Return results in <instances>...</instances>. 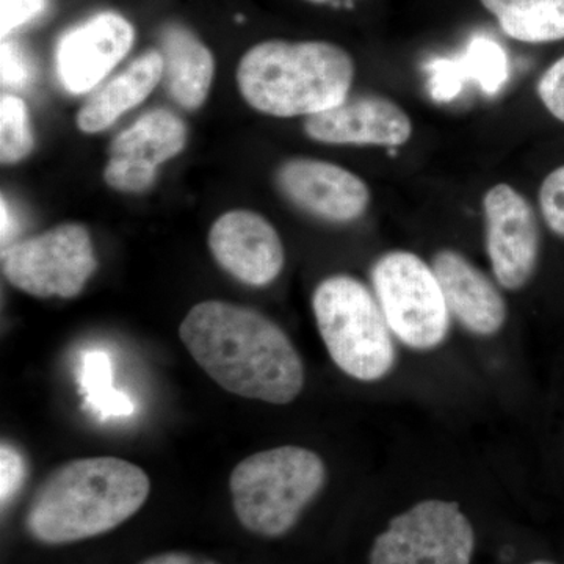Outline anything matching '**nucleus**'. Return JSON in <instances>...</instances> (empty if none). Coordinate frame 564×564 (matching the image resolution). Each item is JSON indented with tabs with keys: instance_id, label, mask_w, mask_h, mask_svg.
Masks as SVG:
<instances>
[{
	"instance_id": "f257e3e1",
	"label": "nucleus",
	"mask_w": 564,
	"mask_h": 564,
	"mask_svg": "<svg viewBox=\"0 0 564 564\" xmlns=\"http://www.w3.org/2000/svg\"><path fill=\"white\" fill-rule=\"evenodd\" d=\"M182 344L212 380L243 399L293 402L304 366L288 334L265 315L239 304L203 302L180 326Z\"/></svg>"
},
{
	"instance_id": "f03ea898",
	"label": "nucleus",
	"mask_w": 564,
	"mask_h": 564,
	"mask_svg": "<svg viewBox=\"0 0 564 564\" xmlns=\"http://www.w3.org/2000/svg\"><path fill=\"white\" fill-rule=\"evenodd\" d=\"M150 491V477L137 464L113 456L74 459L40 485L29 508V532L46 544L98 536L132 518Z\"/></svg>"
},
{
	"instance_id": "7ed1b4c3",
	"label": "nucleus",
	"mask_w": 564,
	"mask_h": 564,
	"mask_svg": "<svg viewBox=\"0 0 564 564\" xmlns=\"http://www.w3.org/2000/svg\"><path fill=\"white\" fill-rule=\"evenodd\" d=\"M356 66L328 41L269 40L252 46L237 68L245 101L278 118L313 117L348 98Z\"/></svg>"
},
{
	"instance_id": "20e7f679",
	"label": "nucleus",
	"mask_w": 564,
	"mask_h": 564,
	"mask_svg": "<svg viewBox=\"0 0 564 564\" xmlns=\"http://www.w3.org/2000/svg\"><path fill=\"white\" fill-rule=\"evenodd\" d=\"M326 481L321 456L310 448L284 445L248 456L229 478L234 511L245 529L281 536L299 521Z\"/></svg>"
},
{
	"instance_id": "39448f33",
	"label": "nucleus",
	"mask_w": 564,
	"mask_h": 564,
	"mask_svg": "<svg viewBox=\"0 0 564 564\" xmlns=\"http://www.w3.org/2000/svg\"><path fill=\"white\" fill-rule=\"evenodd\" d=\"M318 333L334 364L355 380H383L395 366V345L377 296L348 274L326 278L315 289Z\"/></svg>"
},
{
	"instance_id": "423d86ee",
	"label": "nucleus",
	"mask_w": 564,
	"mask_h": 564,
	"mask_svg": "<svg viewBox=\"0 0 564 564\" xmlns=\"http://www.w3.org/2000/svg\"><path fill=\"white\" fill-rule=\"evenodd\" d=\"M373 293L400 343L413 350L440 347L451 329V311L432 265L410 251H389L373 263Z\"/></svg>"
},
{
	"instance_id": "0eeeda50",
	"label": "nucleus",
	"mask_w": 564,
	"mask_h": 564,
	"mask_svg": "<svg viewBox=\"0 0 564 564\" xmlns=\"http://www.w3.org/2000/svg\"><path fill=\"white\" fill-rule=\"evenodd\" d=\"M98 267L90 232L77 223L52 228L10 245L2 272L20 291L39 299H74Z\"/></svg>"
},
{
	"instance_id": "6e6552de",
	"label": "nucleus",
	"mask_w": 564,
	"mask_h": 564,
	"mask_svg": "<svg viewBox=\"0 0 564 564\" xmlns=\"http://www.w3.org/2000/svg\"><path fill=\"white\" fill-rule=\"evenodd\" d=\"M475 533L458 503L423 500L375 540L370 564H470Z\"/></svg>"
},
{
	"instance_id": "1a4fd4ad",
	"label": "nucleus",
	"mask_w": 564,
	"mask_h": 564,
	"mask_svg": "<svg viewBox=\"0 0 564 564\" xmlns=\"http://www.w3.org/2000/svg\"><path fill=\"white\" fill-rule=\"evenodd\" d=\"M486 251L494 276L508 291L532 280L540 259V226L532 204L513 185L497 184L484 198Z\"/></svg>"
},
{
	"instance_id": "9d476101",
	"label": "nucleus",
	"mask_w": 564,
	"mask_h": 564,
	"mask_svg": "<svg viewBox=\"0 0 564 564\" xmlns=\"http://www.w3.org/2000/svg\"><path fill=\"white\" fill-rule=\"evenodd\" d=\"M187 143V128L169 110H152L111 141L104 180L115 191L141 193L152 187L162 163Z\"/></svg>"
},
{
	"instance_id": "9b49d317",
	"label": "nucleus",
	"mask_w": 564,
	"mask_h": 564,
	"mask_svg": "<svg viewBox=\"0 0 564 564\" xmlns=\"http://www.w3.org/2000/svg\"><path fill=\"white\" fill-rule=\"evenodd\" d=\"M135 32L115 11H102L70 29L55 47V70L66 91L84 95L98 87L131 51Z\"/></svg>"
},
{
	"instance_id": "f8f14e48",
	"label": "nucleus",
	"mask_w": 564,
	"mask_h": 564,
	"mask_svg": "<svg viewBox=\"0 0 564 564\" xmlns=\"http://www.w3.org/2000/svg\"><path fill=\"white\" fill-rule=\"evenodd\" d=\"M282 195L321 220L348 223L361 218L370 206L369 185L336 163L295 158L276 172Z\"/></svg>"
},
{
	"instance_id": "ddd939ff",
	"label": "nucleus",
	"mask_w": 564,
	"mask_h": 564,
	"mask_svg": "<svg viewBox=\"0 0 564 564\" xmlns=\"http://www.w3.org/2000/svg\"><path fill=\"white\" fill-rule=\"evenodd\" d=\"M212 256L243 284H272L284 269V245L272 223L251 210H229L209 231Z\"/></svg>"
},
{
	"instance_id": "4468645a",
	"label": "nucleus",
	"mask_w": 564,
	"mask_h": 564,
	"mask_svg": "<svg viewBox=\"0 0 564 564\" xmlns=\"http://www.w3.org/2000/svg\"><path fill=\"white\" fill-rule=\"evenodd\" d=\"M304 132L326 144L399 148L413 137V121L384 96H348L339 106L307 117Z\"/></svg>"
},
{
	"instance_id": "2eb2a0df",
	"label": "nucleus",
	"mask_w": 564,
	"mask_h": 564,
	"mask_svg": "<svg viewBox=\"0 0 564 564\" xmlns=\"http://www.w3.org/2000/svg\"><path fill=\"white\" fill-rule=\"evenodd\" d=\"M432 269L443 289L448 311L467 332L486 337L503 328L508 310L502 293L462 252H436Z\"/></svg>"
},
{
	"instance_id": "dca6fc26",
	"label": "nucleus",
	"mask_w": 564,
	"mask_h": 564,
	"mask_svg": "<svg viewBox=\"0 0 564 564\" xmlns=\"http://www.w3.org/2000/svg\"><path fill=\"white\" fill-rule=\"evenodd\" d=\"M159 51L163 87L182 109L198 110L214 80L215 61L209 47L184 24L170 22L159 32Z\"/></svg>"
},
{
	"instance_id": "f3484780",
	"label": "nucleus",
	"mask_w": 564,
	"mask_h": 564,
	"mask_svg": "<svg viewBox=\"0 0 564 564\" xmlns=\"http://www.w3.org/2000/svg\"><path fill=\"white\" fill-rule=\"evenodd\" d=\"M163 77L161 51L141 54L121 74L98 88L77 113L82 132L96 133L110 128L126 111L143 102Z\"/></svg>"
},
{
	"instance_id": "a211bd4d",
	"label": "nucleus",
	"mask_w": 564,
	"mask_h": 564,
	"mask_svg": "<svg viewBox=\"0 0 564 564\" xmlns=\"http://www.w3.org/2000/svg\"><path fill=\"white\" fill-rule=\"evenodd\" d=\"M430 88L436 101L455 99L467 80L477 82L481 90L496 95L507 84L510 62L496 41L478 36L456 61H433L429 66Z\"/></svg>"
},
{
	"instance_id": "6ab92c4d",
	"label": "nucleus",
	"mask_w": 564,
	"mask_h": 564,
	"mask_svg": "<svg viewBox=\"0 0 564 564\" xmlns=\"http://www.w3.org/2000/svg\"><path fill=\"white\" fill-rule=\"evenodd\" d=\"M505 35L529 44L564 40V0H480Z\"/></svg>"
},
{
	"instance_id": "aec40b11",
	"label": "nucleus",
	"mask_w": 564,
	"mask_h": 564,
	"mask_svg": "<svg viewBox=\"0 0 564 564\" xmlns=\"http://www.w3.org/2000/svg\"><path fill=\"white\" fill-rule=\"evenodd\" d=\"M79 383L85 403L99 417H120L133 413V403L128 393L113 388L110 356L106 351L85 352L80 362Z\"/></svg>"
},
{
	"instance_id": "412c9836",
	"label": "nucleus",
	"mask_w": 564,
	"mask_h": 564,
	"mask_svg": "<svg viewBox=\"0 0 564 564\" xmlns=\"http://www.w3.org/2000/svg\"><path fill=\"white\" fill-rule=\"evenodd\" d=\"M33 150L29 110L22 99L3 95L0 99V159L3 165L21 162Z\"/></svg>"
},
{
	"instance_id": "4be33fe9",
	"label": "nucleus",
	"mask_w": 564,
	"mask_h": 564,
	"mask_svg": "<svg viewBox=\"0 0 564 564\" xmlns=\"http://www.w3.org/2000/svg\"><path fill=\"white\" fill-rule=\"evenodd\" d=\"M540 207L545 225L564 239V165L545 176L540 188Z\"/></svg>"
},
{
	"instance_id": "5701e85b",
	"label": "nucleus",
	"mask_w": 564,
	"mask_h": 564,
	"mask_svg": "<svg viewBox=\"0 0 564 564\" xmlns=\"http://www.w3.org/2000/svg\"><path fill=\"white\" fill-rule=\"evenodd\" d=\"M25 478V462L18 448L9 443L0 447V502L2 507L17 496Z\"/></svg>"
},
{
	"instance_id": "b1692460",
	"label": "nucleus",
	"mask_w": 564,
	"mask_h": 564,
	"mask_svg": "<svg viewBox=\"0 0 564 564\" xmlns=\"http://www.w3.org/2000/svg\"><path fill=\"white\" fill-rule=\"evenodd\" d=\"M47 0H0V33L6 40L11 32L39 18Z\"/></svg>"
},
{
	"instance_id": "393cba45",
	"label": "nucleus",
	"mask_w": 564,
	"mask_h": 564,
	"mask_svg": "<svg viewBox=\"0 0 564 564\" xmlns=\"http://www.w3.org/2000/svg\"><path fill=\"white\" fill-rule=\"evenodd\" d=\"M536 91L549 113L564 122V55L541 76Z\"/></svg>"
},
{
	"instance_id": "a878e982",
	"label": "nucleus",
	"mask_w": 564,
	"mask_h": 564,
	"mask_svg": "<svg viewBox=\"0 0 564 564\" xmlns=\"http://www.w3.org/2000/svg\"><path fill=\"white\" fill-rule=\"evenodd\" d=\"M31 80V63L20 47L11 41H2V84L6 87H24Z\"/></svg>"
},
{
	"instance_id": "bb28decb",
	"label": "nucleus",
	"mask_w": 564,
	"mask_h": 564,
	"mask_svg": "<svg viewBox=\"0 0 564 564\" xmlns=\"http://www.w3.org/2000/svg\"><path fill=\"white\" fill-rule=\"evenodd\" d=\"M141 564H217L209 562V560L199 558L188 554H162L148 558L147 562Z\"/></svg>"
},
{
	"instance_id": "cd10ccee",
	"label": "nucleus",
	"mask_w": 564,
	"mask_h": 564,
	"mask_svg": "<svg viewBox=\"0 0 564 564\" xmlns=\"http://www.w3.org/2000/svg\"><path fill=\"white\" fill-rule=\"evenodd\" d=\"M2 243L6 245L10 239L11 229H13V221H11V214L9 206H7L6 198H2Z\"/></svg>"
},
{
	"instance_id": "c85d7f7f",
	"label": "nucleus",
	"mask_w": 564,
	"mask_h": 564,
	"mask_svg": "<svg viewBox=\"0 0 564 564\" xmlns=\"http://www.w3.org/2000/svg\"><path fill=\"white\" fill-rule=\"evenodd\" d=\"M307 2H313V3H333V2H337V0H307Z\"/></svg>"
},
{
	"instance_id": "c756f323",
	"label": "nucleus",
	"mask_w": 564,
	"mask_h": 564,
	"mask_svg": "<svg viewBox=\"0 0 564 564\" xmlns=\"http://www.w3.org/2000/svg\"><path fill=\"white\" fill-rule=\"evenodd\" d=\"M530 564H554V563H551V562H533V563H530Z\"/></svg>"
}]
</instances>
